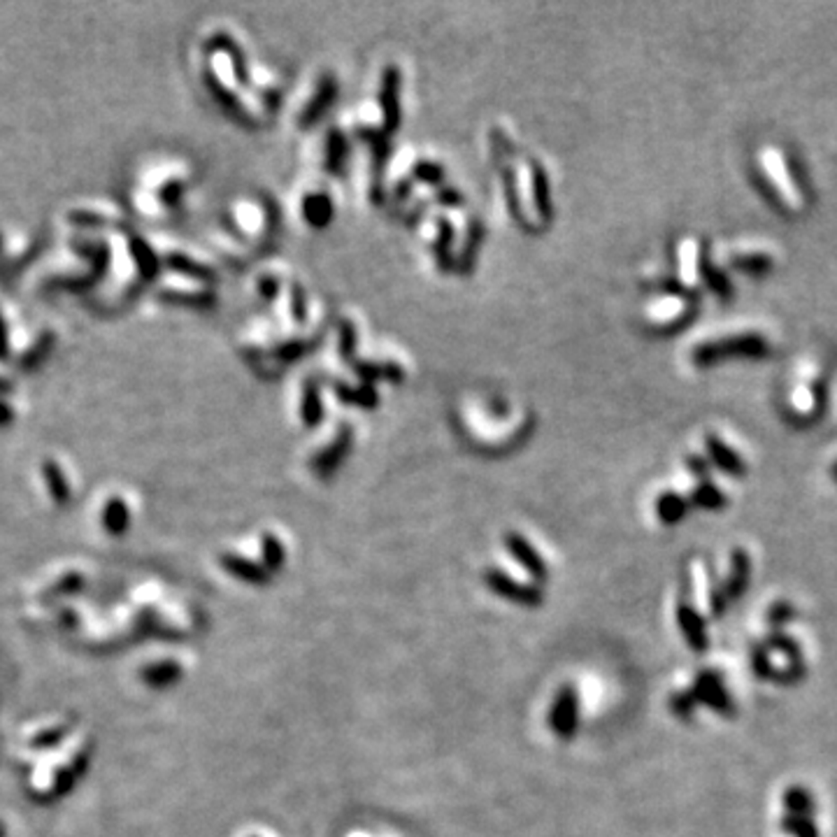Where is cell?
I'll list each match as a JSON object with an SVG mask.
<instances>
[{"label":"cell","instance_id":"1","mask_svg":"<svg viewBox=\"0 0 837 837\" xmlns=\"http://www.w3.org/2000/svg\"><path fill=\"white\" fill-rule=\"evenodd\" d=\"M108 257L98 284L93 286V298L100 310H119L159 277V258L149 242L133 228H119L109 233Z\"/></svg>","mask_w":837,"mask_h":837},{"label":"cell","instance_id":"2","mask_svg":"<svg viewBox=\"0 0 837 837\" xmlns=\"http://www.w3.org/2000/svg\"><path fill=\"white\" fill-rule=\"evenodd\" d=\"M108 235L63 233L61 242L33 263L29 289L35 293L96 286L108 257Z\"/></svg>","mask_w":837,"mask_h":837},{"label":"cell","instance_id":"3","mask_svg":"<svg viewBox=\"0 0 837 837\" xmlns=\"http://www.w3.org/2000/svg\"><path fill=\"white\" fill-rule=\"evenodd\" d=\"M191 182V166L179 156H154L137 170L131 205L144 222H168Z\"/></svg>","mask_w":837,"mask_h":837},{"label":"cell","instance_id":"4","mask_svg":"<svg viewBox=\"0 0 837 837\" xmlns=\"http://www.w3.org/2000/svg\"><path fill=\"white\" fill-rule=\"evenodd\" d=\"M126 210L112 198L86 196L77 198L63 207L58 214V226L63 233H86V235H109L119 228H126Z\"/></svg>","mask_w":837,"mask_h":837},{"label":"cell","instance_id":"5","mask_svg":"<svg viewBox=\"0 0 837 837\" xmlns=\"http://www.w3.org/2000/svg\"><path fill=\"white\" fill-rule=\"evenodd\" d=\"M57 344V331L45 319L12 317L10 344H7V365L10 371H31L52 353Z\"/></svg>","mask_w":837,"mask_h":837},{"label":"cell","instance_id":"6","mask_svg":"<svg viewBox=\"0 0 837 837\" xmlns=\"http://www.w3.org/2000/svg\"><path fill=\"white\" fill-rule=\"evenodd\" d=\"M245 82V63L240 58L238 47L226 33L212 35L207 40V84L214 96L233 103L235 89Z\"/></svg>","mask_w":837,"mask_h":837},{"label":"cell","instance_id":"7","mask_svg":"<svg viewBox=\"0 0 837 837\" xmlns=\"http://www.w3.org/2000/svg\"><path fill=\"white\" fill-rule=\"evenodd\" d=\"M758 163H761V172L770 182L777 198L784 203L786 210L793 212V214H800L807 207V198H805L803 187L798 184L796 175L791 170V163L784 156V152H780L777 147H763L761 154H758Z\"/></svg>","mask_w":837,"mask_h":837},{"label":"cell","instance_id":"8","mask_svg":"<svg viewBox=\"0 0 837 837\" xmlns=\"http://www.w3.org/2000/svg\"><path fill=\"white\" fill-rule=\"evenodd\" d=\"M154 293L161 302L187 305V308H207L217 298L210 279L182 273H163L161 277H156Z\"/></svg>","mask_w":837,"mask_h":837},{"label":"cell","instance_id":"9","mask_svg":"<svg viewBox=\"0 0 837 837\" xmlns=\"http://www.w3.org/2000/svg\"><path fill=\"white\" fill-rule=\"evenodd\" d=\"M152 247L156 251L161 268H168V273H182V275H194L200 279H214V268L212 263L200 257L198 251L187 247L182 240H175L170 235H159V238H149Z\"/></svg>","mask_w":837,"mask_h":837},{"label":"cell","instance_id":"10","mask_svg":"<svg viewBox=\"0 0 837 837\" xmlns=\"http://www.w3.org/2000/svg\"><path fill=\"white\" fill-rule=\"evenodd\" d=\"M231 226L233 228H226V231L242 240V245L258 242L270 231L268 210L258 200H240L231 210Z\"/></svg>","mask_w":837,"mask_h":837},{"label":"cell","instance_id":"11","mask_svg":"<svg viewBox=\"0 0 837 837\" xmlns=\"http://www.w3.org/2000/svg\"><path fill=\"white\" fill-rule=\"evenodd\" d=\"M730 352H746L752 356H758L761 352H765V340L752 331L728 333V336L717 337V340H705L701 347H695V359L712 361L714 356H726Z\"/></svg>","mask_w":837,"mask_h":837},{"label":"cell","instance_id":"12","mask_svg":"<svg viewBox=\"0 0 837 837\" xmlns=\"http://www.w3.org/2000/svg\"><path fill=\"white\" fill-rule=\"evenodd\" d=\"M577 724H580V693L572 684L561 686L554 698L552 712H549V726L554 733L563 740H570L577 733Z\"/></svg>","mask_w":837,"mask_h":837},{"label":"cell","instance_id":"13","mask_svg":"<svg viewBox=\"0 0 837 837\" xmlns=\"http://www.w3.org/2000/svg\"><path fill=\"white\" fill-rule=\"evenodd\" d=\"M484 584L491 589V591L496 593V596L510 600V603L526 605V607L542 605V589L533 587V584H521V581L512 580L507 572H502V570H498V568L486 570Z\"/></svg>","mask_w":837,"mask_h":837},{"label":"cell","instance_id":"14","mask_svg":"<svg viewBox=\"0 0 837 837\" xmlns=\"http://www.w3.org/2000/svg\"><path fill=\"white\" fill-rule=\"evenodd\" d=\"M35 479H38L42 496L54 505H61L70 498L68 473L57 456H45V458H40V463H35Z\"/></svg>","mask_w":837,"mask_h":837},{"label":"cell","instance_id":"15","mask_svg":"<svg viewBox=\"0 0 837 837\" xmlns=\"http://www.w3.org/2000/svg\"><path fill=\"white\" fill-rule=\"evenodd\" d=\"M821 371H809L798 375L796 387L789 393V410L796 419L807 422L821 407Z\"/></svg>","mask_w":837,"mask_h":837},{"label":"cell","instance_id":"16","mask_svg":"<svg viewBox=\"0 0 837 837\" xmlns=\"http://www.w3.org/2000/svg\"><path fill=\"white\" fill-rule=\"evenodd\" d=\"M689 691L693 693L695 702L712 707L714 712L724 714V717H733L735 714L733 701H730L728 691L724 689V682H721V677H719L717 672L702 670L701 675L695 677L693 689Z\"/></svg>","mask_w":837,"mask_h":837},{"label":"cell","instance_id":"17","mask_svg":"<svg viewBox=\"0 0 837 837\" xmlns=\"http://www.w3.org/2000/svg\"><path fill=\"white\" fill-rule=\"evenodd\" d=\"M691 314V302L682 296H663L647 308V324L656 331H667L682 324Z\"/></svg>","mask_w":837,"mask_h":837},{"label":"cell","instance_id":"18","mask_svg":"<svg viewBox=\"0 0 837 837\" xmlns=\"http://www.w3.org/2000/svg\"><path fill=\"white\" fill-rule=\"evenodd\" d=\"M728 266L745 270H765L772 266V251L758 242V240H745L726 247V261Z\"/></svg>","mask_w":837,"mask_h":837},{"label":"cell","instance_id":"19","mask_svg":"<svg viewBox=\"0 0 837 837\" xmlns=\"http://www.w3.org/2000/svg\"><path fill=\"white\" fill-rule=\"evenodd\" d=\"M679 277L684 289L698 291L705 282V263H702L701 242L695 238L682 240L679 247Z\"/></svg>","mask_w":837,"mask_h":837},{"label":"cell","instance_id":"20","mask_svg":"<svg viewBox=\"0 0 837 837\" xmlns=\"http://www.w3.org/2000/svg\"><path fill=\"white\" fill-rule=\"evenodd\" d=\"M35 235L31 231L17 228L12 233L3 235V261H5V275L14 273L22 263L31 261L35 254Z\"/></svg>","mask_w":837,"mask_h":837},{"label":"cell","instance_id":"21","mask_svg":"<svg viewBox=\"0 0 837 837\" xmlns=\"http://www.w3.org/2000/svg\"><path fill=\"white\" fill-rule=\"evenodd\" d=\"M505 545L510 549L514 558L519 561V565H524L526 572L530 577H536L537 581H547L549 570L547 563H545V558L536 552V547L526 540L524 536H519V533H507L505 536Z\"/></svg>","mask_w":837,"mask_h":837},{"label":"cell","instance_id":"22","mask_svg":"<svg viewBox=\"0 0 837 837\" xmlns=\"http://www.w3.org/2000/svg\"><path fill=\"white\" fill-rule=\"evenodd\" d=\"M349 442H352V431H349L347 426H340V431L336 433V438H333L331 442L324 447V449L317 451V454L312 456V461H310V463H312L314 473L321 475V477L331 475L333 470L340 466L342 458L347 456Z\"/></svg>","mask_w":837,"mask_h":837},{"label":"cell","instance_id":"23","mask_svg":"<svg viewBox=\"0 0 837 837\" xmlns=\"http://www.w3.org/2000/svg\"><path fill=\"white\" fill-rule=\"evenodd\" d=\"M677 623H679V631H682L684 640L691 644V650L702 654V651L710 647V635H707L705 619L695 612L693 605H689V603L679 605Z\"/></svg>","mask_w":837,"mask_h":837},{"label":"cell","instance_id":"24","mask_svg":"<svg viewBox=\"0 0 837 837\" xmlns=\"http://www.w3.org/2000/svg\"><path fill=\"white\" fill-rule=\"evenodd\" d=\"M749 584V556L742 549H735L733 552V563H730V577L726 580L724 589L721 593L726 596V600H737L742 596V591Z\"/></svg>","mask_w":837,"mask_h":837},{"label":"cell","instance_id":"25","mask_svg":"<svg viewBox=\"0 0 837 837\" xmlns=\"http://www.w3.org/2000/svg\"><path fill=\"white\" fill-rule=\"evenodd\" d=\"M222 565L228 570V572H231V575H235L238 580L249 581V584H266V581L270 580V572L263 568V565L254 563V561H249V558L235 556V554H226V556H222Z\"/></svg>","mask_w":837,"mask_h":837},{"label":"cell","instance_id":"26","mask_svg":"<svg viewBox=\"0 0 837 837\" xmlns=\"http://www.w3.org/2000/svg\"><path fill=\"white\" fill-rule=\"evenodd\" d=\"M100 524L109 533H117V530H121L128 524V502H126L121 493H108L100 501Z\"/></svg>","mask_w":837,"mask_h":837},{"label":"cell","instance_id":"27","mask_svg":"<svg viewBox=\"0 0 837 837\" xmlns=\"http://www.w3.org/2000/svg\"><path fill=\"white\" fill-rule=\"evenodd\" d=\"M382 109H384V119H387V128H393V126L398 124V112H400L398 70L396 68H387V73H384Z\"/></svg>","mask_w":837,"mask_h":837},{"label":"cell","instance_id":"28","mask_svg":"<svg viewBox=\"0 0 837 837\" xmlns=\"http://www.w3.org/2000/svg\"><path fill=\"white\" fill-rule=\"evenodd\" d=\"M707 451H710V456H712V461L717 463L721 470H726V473H730V475L745 473V463L740 461V456L735 454L728 445H724L721 440L714 438V435L707 438Z\"/></svg>","mask_w":837,"mask_h":837},{"label":"cell","instance_id":"29","mask_svg":"<svg viewBox=\"0 0 837 837\" xmlns=\"http://www.w3.org/2000/svg\"><path fill=\"white\" fill-rule=\"evenodd\" d=\"M336 89H337V84L331 80V77H324V80L319 82L317 92H314V98L310 100L308 105H305V109H302V114H301V124L302 126L312 124V121L319 117L321 109H324L326 105L331 103L333 96H336Z\"/></svg>","mask_w":837,"mask_h":837},{"label":"cell","instance_id":"30","mask_svg":"<svg viewBox=\"0 0 837 837\" xmlns=\"http://www.w3.org/2000/svg\"><path fill=\"white\" fill-rule=\"evenodd\" d=\"M689 505L691 502L684 496H679L675 491H666V493L658 498V502H656V514H658V519H661L663 524H677L679 519L689 512Z\"/></svg>","mask_w":837,"mask_h":837},{"label":"cell","instance_id":"31","mask_svg":"<svg viewBox=\"0 0 837 837\" xmlns=\"http://www.w3.org/2000/svg\"><path fill=\"white\" fill-rule=\"evenodd\" d=\"M302 214H305V219H308L312 226H326L333 217L331 198L326 194L308 196V198H305V205H302Z\"/></svg>","mask_w":837,"mask_h":837},{"label":"cell","instance_id":"32","mask_svg":"<svg viewBox=\"0 0 837 837\" xmlns=\"http://www.w3.org/2000/svg\"><path fill=\"white\" fill-rule=\"evenodd\" d=\"M784 805L793 816H812L815 815V798L803 786H793L784 793Z\"/></svg>","mask_w":837,"mask_h":837},{"label":"cell","instance_id":"33","mask_svg":"<svg viewBox=\"0 0 837 837\" xmlns=\"http://www.w3.org/2000/svg\"><path fill=\"white\" fill-rule=\"evenodd\" d=\"M261 554H263V568L273 572V570H279L284 565V545L273 536V533H266L261 540Z\"/></svg>","mask_w":837,"mask_h":837},{"label":"cell","instance_id":"34","mask_svg":"<svg viewBox=\"0 0 837 837\" xmlns=\"http://www.w3.org/2000/svg\"><path fill=\"white\" fill-rule=\"evenodd\" d=\"M691 502L698 507H707V510H719V507H724L726 501L710 479H701L693 493H691Z\"/></svg>","mask_w":837,"mask_h":837},{"label":"cell","instance_id":"35","mask_svg":"<svg viewBox=\"0 0 837 837\" xmlns=\"http://www.w3.org/2000/svg\"><path fill=\"white\" fill-rule=\"evenodd\" d=\"M344 156H347V144H344L340 133L333 131L328 135V144H326V170L340 172Z\"/></svg>","mask_w":837,"mask_h":837},{"label":"cell","instance_id":"36","mask_svg":"<svg viewBox=\"0 0 837 837\" xmlns=\"http://www.w3.org/2000/svg\"><path fill=\"white\" fill-rule=\"evenodd\" d=\"M301 410H302V422H305V423L319 422V416H321L319 388L314 387V382L305 384V391H302Z\"/></svg>","mask_w":837,"mask_h":837},{"label":"cell","instance_id":"37","mask_svg":"<svg viewBox=\"0 0 837 837\" xmlns=\"http://www.w3.org/2000/svg\"><path fill=\"white\" fill-rule=\"evenodd\" d=\"M781 828L791 837H819V828H816L815 824H812V819H807V816L789 815L781 821Z\"/></svg>","mask_w":837,"mask_h":837},{"label":"cell","instance_id":"38","mask_svg":"<svg viewBox=\"0 0 837 837\" xmlns=\"http://www.w3.org/2000/svg\"><path fill=\"white\" fill-rule=\"evenodd\" d=\"M10 326L12 317L0 302V375H10V365H7V344H10Z\"/></svg>","mask_w":837,"mask_h":837},{"label":"cell","instance_id":"39","mask_svg":"<svg viewBox=\"0 0 837 837\" xmlns=\"http://www.w3.org/2000/svg\"><path fill=\"white\" fill-rule=\"evenodd\" d=\"M336 391L342 400L356 405H375V393L365 391V388H349L344 384H336Z\"/></svg>","mask_w":837,"mask_h":837},{"label":"cell","instance_id":"40","mask_svg":"<svg viewBox=\"0 0 837 837\" xmlns=\"http://www.w3.org/2000/svg\"><path fill=\"white\" fill-rule=\"evenodd\" d=\"M768 647L770 650L780 651V654H786L791 661H796V663H798V658H800V651H798L796 642H793L791 638H786L784 632H772V635L768 638Z\"/></svg>","mask_w":837,"mask_h":837},{"label":"cell","instance_id":"41","mask_svg":"<svg viewBox=\"0 0 837 837\" xmlns=\"http://www.w3.org/2000/svg\"><path fill=\"white\" fill-rule=\"evenodd\" d=\"M695 705H698V702H695V698H693V693H691V691H682V693H675L670 698V710L677 714V717L689 719L691 714H693Z\"/></svg>","mask_w":837,"mask_h":837},{"label":"cell","instance_id":"42","mask_svg":"<svg viewBox=\"0 0 837 837\" xmlns=\"http://www.w3.org/2000/svg\"><path fill=\"white\" fill-rule=\"evenodd\" d=\"M793 615H796V610H793V607H791V605H789V603H777V605H772V607H770V612H768L770 626H775V628L784 626L786 621H791V619H793Z\"/></svg>","mask_w":837,"mask_h":837},{"label":"cell","instance_id":"43","mask_svg":"<svg viewBox=\"0 0 837 837\" xmlns=\"http://www.w3.org/2000/svg\"><path fill=\"white\" fill-rule=\"evenodd\" d=\"M752 666H754V672H756L758 677L772 679V672H775V670H772V666H770L765 650H761V647H756V650H754Z\"/></svg>","mask_w":837,"mask_h":837},{"label":"cell","instance_id":"44","mask_svg":"<svg viewBox=\"0 0 837 837\" xmlns=\"http://www.w3.org/2000/svg\"><path fill=\"white\" fill-rule=\"evenodd\" d=\"M414 175L419 177V179H423V182H440V177H442V168L438 166V163H426V161H423V163H419V166L414 168Z\"/></svg>","mask_w":837,"mask_h":837},{"label":"cell","instance_id":"45","mask_svg":"<svg viewBox=\"0 0 837 837\" xmlns=\"http://www.w3.org/2000/svg\"><path fill=\"white\" fill-rule=\"evenodd\" d=\"M291 317H293V321L305 319V296H302L301 286L291 289Z\"/></svg>","mask_w":837,"mask_h":837},{"label":"cell","instance_id":"46","mask_svg":"<svg viewBox=\"0 0 837 837\" xmlns=\"http://www.w3.org/2000/svg\"><path fill=\"white\" fill-rule=\"evenodd\" d=\"M800 677H803V663H800V666H798V663H793V666L786 667L784 672H772V679H775V682H781V684H793V682H798Z\"/></svg>","mask_w":837,"mask_h":837},{"label":"cell","instance_id":"47","mask_svg":"<svg viewBox=\"0 0 837 837\" xmlns=\"http://www.w3.org/2000/svg\"><path fill=\"white\" fill-rule=\"evenodd\" d=\"M14 416H17V412H14V405L10 403V398H7V396H0V428L14 422Z\"/></svg>","mask_w":837,"mask_h":837},{"label":"cell","instance_id":"48","mask_svg":"<svg viewBox=\"0 0 837 837\" xmlns=\"http://www.w3.org/2000/svg\"><path fill=\"white\" fill-rule=\"evenodd\" d=\"M0 275H5V261H3V233H0Z\"/></svg>","mask_w":837,"mask_h":837},{"label":"cell","instance_id":"49","mask_svg":"<svg viewBox=\"0 0 837 837\" xmlns=\"http://www.w3.org/2000/svg\"><path fill=\"white\" fill-rule=\"evenodd\" d=\"M831 475H833V479H837V461L833 463V467H831Z\"/></svg>","mask_w":837,"mask_h":837}]
</instances>
